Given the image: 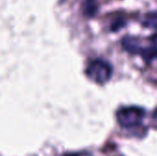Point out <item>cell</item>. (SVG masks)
Returning a JSON list of instances; mask_svg holds the SVG:
<instances>
[{"mask_svg":"<svg viewBox=\"0 0 157 156\" xmlns=\"http://www.w3.org/2000/svg\"><path fill=\"white\" fill-rule=\"evenodd\" d=\"M145 116V110L136 106L122 107L117 111L118 123L121 127L129 130L143 126V121Z\"/></svg>","mask_w":157,"mask_h":156,"instance_id":"6da1fadb","label":"cell"},{"mask_svg":"<svg viewBox=\"0 0 157 156\" xmlns=\"http://www.w3.org/2000/svg\"><path fill=\"white\" fill-rule=\"evenodd\" d=\"M121 44L127 51L133 54H140L141 50L143 48V45L141 44L140 40L137 38L132 36L124 37L121 40Z\"/></svg>","mask_w":157,"mask_h":156,"instance_id":"3957f363","label":"cell"},{"mask_svg":"<svg viewBox=\"0 0 157 156\" xmlns=\"http://www.w3.org/2000/svg\"><path fill=\"white\" fill-rule=\"evenodd\" d=\"M125 25H126V20H125V18L120 17H118V18H115V19L112 21L111 26H110V29H111L112 31H118V30H120L121 29L124 28Z\"/></svg>","mask_w":157,"mask_h":156,"instance_id":"8992f818","label":"cell"},{"mask_svg":"<svg viewBox=\"0 0 157 156\" xmlns=\"http://www.w3.org/2000/svg\"><path fill=\"white\" fill-rule=\"evenodd\" d=\"M112 73L111 64L102 59H95L89 62L86 70L87 77L98 85H104L109 82L112 76Z\"/></svg>","mask_w":157,"mask_h":156,"instance_id":"7a4b0ae2","label":"cell"},{"mask_svg":"<svg viewBox=\"0 0 157 156\" xmlns=\"http://www.w3.org/2000/svg\"><path fill=\"white\" fill-rule=\"evenodd\" d=\"M152 125L155 130H157V108L152 115Z\"/></svg>","mask_w":157,"mask_h":156,"instance_id":"52a82bcc","label":"cell"},{"mask_svg":"<svg viewBox=\"0 0 157 156\" xmlns=\"http://www.w3.org/2000/svg\"><path fill=\"white\" fill-rule=\"evenodd\" d=\"M83 13L86 17H94L98 10V5L97 0H84L82 6Z\"/></svg>","mask_w":157,"mask_h":156,"instance_id":"277c9868","label":"cell"},{"mask_svg":"<svg viewBox=\"0 0 157 156\" xmlns=\"http://www.w3.org/2000/svg\"><path fill=\"white\" fill-rule=\"evenodd\" d=\"M143 25L150 29H157V9L155 11L149 12L145 15L143 20Z\"/></svg>","mask_w":157,"mask_h":156,"instance_id":"5b68a950","label":"cell"},{"mask_svg":"<svg viewBox=\"0 0 157 156\" xmlns=\"http://www.w3.org/2000/svg\"><path fill=\"white\" fill-rule=\"evenodd\" d=\"M65 156H81L79 155V154H67V155Z\"/></svg>","mask_w":157,"mask_h":156,"instance_id":"ba28073f","label":"cell"}]
</instances>
